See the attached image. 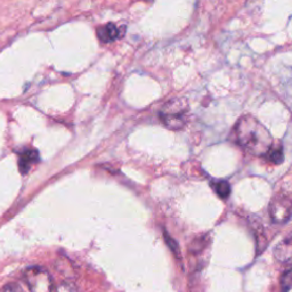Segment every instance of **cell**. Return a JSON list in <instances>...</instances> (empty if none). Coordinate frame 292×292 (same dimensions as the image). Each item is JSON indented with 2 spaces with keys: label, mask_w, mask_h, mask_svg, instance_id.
Masks as SVG:
<instances>
[{
  "label": "cell",
  "mask_w": 292,
  "mask_h": 292,
  "mask_svg": "<svg viewBox=\"0 0 292 292\" xmlns=\"http://www.w3.org/2000/svg\"><path fill=\"white\" fill-rule=\"evenodd\" d=\"M234 132L239 145L256 157L267 155L274 144L267 128L251 115L241 116L235 125Z\"/></svg>",
  "instance_id": "6da1fadb"
},
{
  "label": "cell",
  "mask_w": 292,
  "mask_h": 292,
  "mask_svg": "<svg viewBox=\"0 0 292 292\" xmlns=\"http://www.w3.org/2000/svg\"><path fill=\"white\" fill-rule=\"evenodd\" d=\"M187 113V102L183 99H175L163 105L160 111V119L169 129L179 130L186 125Z\"/></svg>",
  "instance_id": "7a4b0ae2"
},
{
  "label": "cell",
  "mask_w": 292,
  "mask_h": 292,
  "mask_svg": "<svg viewBox=\"0 0 292 292\" xmlns=\"http://www.w3.org/2000/svg\"><path fill=\"white\" fill-rule=\"evenodd\" d=\"M23 276L30 292H53L55 290L52 276L43 267H29L25 269Z\"/></svg>",
  "instance_id": "3957f363"
},
{
  "label": "cell",
  "mask_w": 292,
  "mask_h": 292,
  "mask_svg": "<svg viewBox=\"0 0 292 292\" xmlns=\"http://www.w3.org/2000/svg\"><path fill=\"white\" fill-rule=\"evenodd\" d=\"M269 216L276 224H285L292 218V199L285 196L273 198L268 207Z\"/></svg>",
  "instance_id": "277c9868"
},
{
  "label": "cell",
  "mask_w": 292,
  "mask_h": 292,
  "mask_svg": "<svg viewBox=\"0 0 292 292\" xmlns=\"http://www.w3.org/2000/svg\"><path fill=\"white\" fill-rule=\"evenodd\" d=\"M126 28L125 27H118L114 23H107L105 25H102L96 30V34L101 42L105 44H110L115 42L116 39H120L125 35Z\"/></svg>",
  "instance_id": "5b68a950"
},
{
  "label": "cell",
  "mask_w": 292,
  "mask_h": 292,
  "mask_svg": "<svg viewBox=\"0 0 292 292\" xmlns=\"http://www.w3.org/2000/svg\"><path fill=\"white\" fill-rule=\"evenodd\" d=\"M274 257L281 263H286L292 259V237L282 240L274 249Z\"/></svg>",
  "instance_id": "8992f818"
},
{
  "label": "cell",
  "mask_w": 292,
  "mask_h": 292,
  "mask_svg": "<svg viewBox=\"0 0 292 292\" xmlns=\"http://www.w3.org/2000/svg\"><path fill=\"white\" fill-rule=\"evenodd\" d=\"M38 160V154L35 152H27V153H24V154L22 155L21 158V161H20V163H21V169H22V171L25 172V171H28L29 170V168L31 167L32 163L34 161H37Z\"/></svg>",
  "instance_id": "52a82bcc"
},
{
  "label": "cell",
  "mask_w": 292,
  "mask_h": 292,
  "mask_svg": "<svg viewBox=\"0 0 292 292\" xmlns=\"http://www.w3.org/2000/svg\"><path fill=\"white\" fill-rule=\"evenodd\" d=\"M215 191L217 196L222 199H227L230 194V185L226 181H220L215 184Z\"/></svg>",
  "instance_id": "ba28073f"
},
{
  "label": "cell",
  "mask_w": 292,
  "mask_h": 292,
  "mask_svg": "<svg viewBox=\"0 0 292 292\" xmlns=\"http://www.w3.org/2000/svg\"><path fill=\"white\" fill-rule=\"evenodd\" d=\"M267 155L269 157L271 162H274L275 165H280V163H282L284 160L283 150H282V147L281 146L276 147V146H274V144H273V146H271Z\"/></svg>",
  "instance_id": "9c48e42d"
},
{
  "label": "cell",
  "mask_w": 292,
  "mask_h": 292,
  "mask_svg": "<svg viewBox=\"0 0 292 292\" xmlns=\"http://www.w3.org/2000/svg\"><path fill=\"white\" fill-rule=\"evenodd\" d=\"M281 286L284 292L289 291L292 288V264L289 266L286 270L282 274L281 278Z\"/></svg>",
  "instance_id": "30bf717a"
},
{
  "label": "cell",
  "mask_w": 292,
  "mask_h": 292,
  "mask_svg": "<svg viewBox=\"0 0 292 292\" xmlns=\"http://www.w3.org/2000/svg\"><path fill=\"white\" fill-rule=\"evenodd\" d=\"M54 292H78L76 291L75 285L71 282H63L59 286H56Z\"/></svg>",
  "instance_id": "8fae6325"
},
{
  "label": "cell",
  "mask_w": 292,
  "mask_h": 292,
  "mask_svg": "<svg viewBox=\"0 0 292 292\" xmlns=\"http://www.w3.org/2000/svg\"><path fill=\"white\" fill-rule=\"evenodd\" d=\"M2 292H23V290L21 289V286L20 285L11 283V284H7L6 286H4Z\"/></svg>",
  "instance_id": "7c38bea8"
},
{
  "label": "cell",
  "mask_w": 292,
  "mask_h": 292,
  "mask_svg": "<svg viewBox=\"0 0 292 292\" xmlns=\"http://www.w3.org/2000/svg\"><path fill=\"white\" fill-rule=\"evenodd\" d=\"M166 240H167V243H168L169 247L171 248V250L173 251V252H176V254H177L178 251H179V249H178V247H177V244H176L175 241H173L170 237H168L167 234H166Z\"/></svg>",
  "instance_id": "4fadbf2b"
}]
</instances>
